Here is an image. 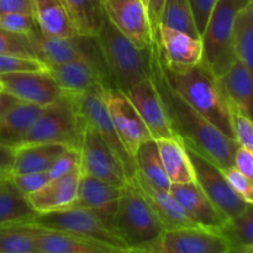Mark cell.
Listing matches in <instances>:
<instances>
[{"label": "cell", "instance_id": "cell-42", "mask_svg": "<svg viewBox=\"0 0 253 253\" xmlns=\"http://www.w3.org/2000/svg\"><path fill=\"white\" fill-rule=\"evenodd\" d=\"M79 163H81V155H79V150L76 148H67L63 153L57 157V160L54 161L53 165L51 166L47 172H48L49 177L56 178L59 175H63L66 173H69L71 170H73L74 168L79 167Z\"/></svg>", "mask_w": 253, "mask_h": 253}, {"label": "cell", "instance_id": "cell-37", "mask_svg": "<svg viewBox=\"0 0 253 253\" xmlns=\"http://www.w3.org/2000/svg\"><path fill=\"white\" fill-rule=\"evenodd\" d=\"M229 108L234 140L240 147L253 150V124L251 116L230 103Z\"/></svg>", "mask_w": 253, "mask_h": 253}, {"label": "cell", "instance_id": "cell-2", "mask_svg": "<svg viewBox=\"0 0 253 253\" xmlns=\"http://www.w3.org/2000/svg\"><path fill=\"white\" fill-rule=\"evenodd\" d=\"M158 57L163 73L173 89L210 124L234 140L230 108L217 78L200 62L190 67H168L163 59L157 41Z\"/></svg>", "mask_w": 253, "mask_h": 253}, {"label": "cell", "instance_id": "cell-39", "mask_svg": "<svg viewBox=\"0 0 253 253\" xmlns=\"http://www.w3.org/2000/svg\"><path fill=\"white\" fill-rule=\"evenodd\" d=\"M44 68V64L36 58L17 54H0V76L17 72L40 71Z\"/></svg>", "mask_w": 253, "mask_h": 253}, {"label": "cell", "instance_id": "cell-27", "mask_svg": "<svg viewBox=\"0 0 253 253\" xmlns=\"http://www.w3.org/2000/svg\"><path fill=\"white\" fill-rule=\"evenodd\" d=\"M34 16L40 31L48 37H69L77 34L62 0H34Z\"/></svg>", "mask_w": 253, "mask_h": 253}, {"label": "cell", "instance_id": "cell-45", "mask_svg": "<svg viewBox=\"0 0 253 253\" xmlns=\"http://www.w3.org/2000/svg\"><path fill=\"white\" fill-rule=\"evenodd\" d=\"M12 12L34 15V0H0V15Z\"/></svg>", "mask_w": 253, "mask_h": 253}, {"label": "cell", "instance_id": "cell-52", "mask_svg": "<svg viewBox=\"0 0 253 253\" xmlns=\"http://www.w3.org/2000/svg\"><path fill=\"white\" fill-rule=\"evenodd\" d=\"M1 177H4V175H0V178H1Z\"/></svg>", "mask_w": 253, "mask_h": 253}, {"label": "cell", "instance_id": "cell-31", "mask_svg": "<svg viewBox=\"0 0 253 253\" xmlns=\"http://www.w3.org/2000/svg\"><path fill=\"white\" fill-rule=\"evenodd\" d=\"M133 162L137 172H140L153 185L169 190L170 182L167 177L160 151L155 138L145 141L138 146L133 156Z\"/></svg>", "mask_w": 253, "mask_h": 253}, {"label": "cell", "instance_id": "cell-1", "mask_svg": "<svg viewBox=\"0 0 253 253\" xmlns=\"http://www.w3.org/2000/svg\"><path fill=\"white\" fill-rule=\"evenodd\" d=\"M151 78L160 94L175 138L209 158L221 169L232 167L239 148L237 142L203 118L170 86L163 73L155 40L151 44Z\"/></svg>", "mask_w": 253, "mask_h": 253}, {"label": "cell", "instance_id": "cell-22", "mask_svg": "<svg viewBox=\"0 0 253 253\" xmlns=\"http://www.w3.org/2000/svg\"><path fill=\"white\" fill-rule=\"evenodd\" d=\"M120 190L121 188H116L109 183L81 173L78 193L73 205L91 210L111 227V221L120 198Z\"/></svg>", "mask_w": 253, "mask_h": 253}, {"label": "cell", "instance_id": "cell-4", "mask_svg": "<svg viewBox=\"0 0 253 253\" xmlns=\"http://www.w3.org/2000/svg\"><path fill=\"white\" fill-rule=\"evenodd\" d=\"M111 227L128 250H142L165 231L162 222L132 179L121 188Z\"/></svg>", "mask_w": 253, "mask_h": 253}, {"label": "cell", "instance_id": "cell-8", "mask_svg": "<svg viewBox=\"0 0 253 253\" xmlns=\"http://www.w3.org/2000/svg\"><path fill=\"white\" fill-rule=\"evenodd\" d=\"M184 147L192 163L194 182L199 185L214 207L221 212L222 216L227 220L232 219L244 212L250 205H253L245 202L234 192L219 166L198 151L185 145Z\"/></svg>", "mask_w": 253, "mask_h": 253}, {"label": "cell", "instance_id": "cell-36", "mask_svg": "<svg viewBox=\"0 0 253 253\" xmlns=\"http://www.w3.org/2000/svg\"><path fill=\"white\" fill-rule=\"evenodd\" d=\"M0 54H17L40 61L39 51L31 36L14 34L0 27Z\"/></svg>", "mask_w": 253, "mask_h": 253}, {"label": "cell", "instance_id": "cell-11", "mask_svg": "<svg viewBox=\"0 0 253 253\" xmlns=\"http://www.w3.org/2000/svg\"><path fill=\"white\" fill-rule=\"evenodd\" d=\"M145 253H230L229 241L220 232L204 227L165 230L156 241L142 250Z\"/></svg>", "mask_w": 253, "mask_h": 253}, {"label": "cell", "instance_id": "cell-23", "mask_svg": "<svg viewBox=\"0 0 253 253\" xmlns=\"http://www.w3.org/2000/svg\"><path fill=\"white\" fill-rule=\"evenodd\" d=\"M36 240L39 253H125L127 251L113 249L110 246L84 239L69 232L43 229L26 224Z\"/></svg>", "mask_w": 253, "mask_h": 253}, {"label": "cell", "instance_id": "cell-53", "mask_svg": "<svg viewBox=\"0 0 253 253\" xmlns=\"http://www.w3.org/2000/svg\"><path fill=\"white\" fill-rule=\"evenodd\" d=\"M0 89H1V86H0Z\"/></svg>", "mask_w": 253, "mask_h": 253}, {"label": "cell", "instance_id": "cell-46", "mask_svg": "<svg viewBox=\"0 0 253 253\" xmlns=\"http://www.w3.org/2000/svg\"><path fill=\"white\" fill-rule=\"evenodd\" d=\"M165 1L166 0H147V4H146L148 20H150L151 29H152L153 34H155L158 25H160L161 14H162L163 6H165Z\"/></svg>", "mask_w": 253, "mask_h": 253}, {"label": "cell", "instance_id": "cell-10", "mask_svg": "<svg viewBox=\"0 0 253 253\" xmlns=\"http://www.w3.org/2000/svg\"><path fill=\"white\" fill-rule=\"evenodd\" d=\"M103 84L96 85L95 88L90 89V90L85 91L79 95H71L74 101L78 115L81 116L82 121L90 126L99 136L101 140L118 155L124 162L127 172L128 178H132L136 172L135 162L132 158L130 157L127 152H126L125 147L121 143L120 138H119L118 133H116L115 128H114L113 123L109 116L108 109H106L105 101L103 98Z\"/></svg>", "mask_w": 253, "mask_h": 253}, {"label": "cell", "instance_id": "cell-33", "mask_svg": "<svg viewBox=\"0 0 253 253\" xmlns=\"http://www.w3.org/2000/svg\"><path fill=\"white\" fill-rule=\"evenodd\" d=\"M220 234L229 241L232 251L253 250V207L250 205L244 212L229 219Z\"/></svg>", "mask_w": 253, "mask_h": 253}, {"label": "cell", "instance_id": "cell-21", "mask_svg": "<svg viewBox=\"0 0 253 253\" xmlns=\"http://www.w3.org/2000/svg\"><path fill=\"white\" fill-rule=\"evenodd\" d=\"M81 167L49 179L41 189L27 195V200L37 214L72 207L77 199Z\"/></svg>", "mask_w": 253, "mask_h": 253}, {"label": "cell", "instance_id": "cell-41", "mask_svg": "<svg viewBox=\"0 0 253 253\" xmlns=\"http://www.w3.org/2000/svg\"><path fill=\"white\" fill-rule=\"evenodd\" d=\"M14 184L17 189L24 195H30L32 193L41 189L49 179L48 172H35V173H25V174L10 175Z\"/></svg>", "mask_w": 253, "mask_h": 253}, {"label": "cell", "instance_id": "cell-12", "mask_svg": "<svg viewBox=\"0 0 253 253\" xmlns=\"http://www.w3.org/2000/svg\"><path fill=\"white\" fill-rule=\"evenodd\" d=\"M103 98L114 128L126 152L133 160L138 146L152 136L124 91L113 85H106L104 86Z\"/></svg>", "mask_w": 253, "mask_h": 253}, {"label": "cell", "instance_id": "cell-30", "mask_svg": "<svg viewBox=\"0 0 253 253\" xmlns=\"http://www.w3.org/2000/svg\"><path fill=\"white\" fill-rule=\"evenodd\" d=\"M77 34L94 37L100 29L105 12L101 0H62Z\"/></svg>", "mask_w": 253, "mask_h": 253}, {"label": "cell", "instance_id": "cell-50", "mask_svg": "<svg viewBox=\"0 0 253 253\" xmlns=\"http://www.w3.org/2000/svg\"><path fill=\"white\" fill-rule=\"evenodd\" d=\"M125 253H145V252H141V251H136V250H128L127 252Z\"/></svg>", "mask_w": 253, "mask_h": 253}, {"label": "cell", "instance_id": "cell-25", "mask_svg": "<svg viewBox=\"0 0 253 253\" xmlns=\"http://www.w3.org/2000/svg\"><path fill=\"white\" fill-rule=\"evenodd\" d=\"M61 143H29L15 148V158L10 175L47 172L61 153L67 150Z\"/></svg>", "mask_w": 253, "mask_h": 253}, {"label": "cell", "instance_id": "cell-24", "mask_svg": "<svg viewBox=\"0 0 253 253\" xmlns=\"http://www.w3.org/2000/svg\"><path fill=\"white\" fill-rule=\"evenodd\" d=\"M227 103L237 106L251 116L253 101L252 68L236 59L232 66L217 78Z\"/></svg>", "mask_w": 253, "mask_h": 253}, {"label": "cell", "instance_id": "cell-29", "mask_svg": "<svg viewBox=\"0 0 253 253\" xmlns=\"http://www.w3.org/2000/svg\"><path fill=\"white\" fill-rule=\"evenodd\" d=\"M36 214L26 195L17 189L10 175L0 178V226L26 224Z\"/></svg>", "mask_w": 253, "mask_h": 253}, {"label": "cell", "instance_id": "cell-47", "mask_svg": "<svg viewBox=\"0 0 253 253\" xmlns=\"http://www.w3.org/2000/svg\"><path fill=\"white\" fill-rule=\"evenodd\" d=\"M15 158V148L0 145V175H10Z\"/></svg>", "mask_w": 253, "mask_h": 253}, {"label": "cell", "instance_id": "cell-7", "mask_svg": "<svg viewBox=\"0 0 253 253\" xmlns=\"http://www.w3.org/2000/svg\"><path fill=\"white\" fill-rule=\"evenodd\" d=\"M26 224L43 229L69 232L84 239L93 240L120 251H128L125 242L114 232V230L91 210L81 207H69L36 214Z\"/></svg>", "mask_w": 253, "mask_h": 253}, {"label": "cell", "instance_id": "cell-35", "mask_svg": "<svg viewBox=\"0 0 253 253\" xmlns=\"http://www.w3.org/2000/svg\"><path fill=\"white\" fill-rule=\"evenodd\" d=\"M0 253H39L30 227L26 224L0 226Z\"/></svg>", "mask_w": 253, "mask_h": 253}, {"label": "cell", "instance_id": "cell-16", "mask_svg": "<svg viewBox=\"0 0 253 253\" xmlns=\"http://www.w3.org/2000/svg\"><path fill=\"white\" fill-rule=\"evenodd\" d=\"M106 17L140 48L152 44L153 31L142 0H101Z\"/></svg>", "mask_w": 253, "mask_h": 253}, {"label": "cell", "instance_id": "cell-48", "mask_svg": "<svg viewBox=\"0 0 253 253\" xmlns=\"http://www.w3.org/2000/svg\"><path fill=\"white\" fill-rule=\"evenodd\" d=\"M19 103H22L19 99L15 98L14 95H11L10 93L5 91L4 89H0V115L5 114L6 111H9L10 109L14 108L15 105H17Z\"/></svg>", "mask_w": 253, "mask_h": 253}, {"label": "cell", "instance_id": "cell-20", "mask_svg": "<svg viewBox=\"0 0 253 253\" xmlns=\"http://www.w3.org/2000/svg\"><path fill=\"white\" fill-rule=\"evenodd\" d=\"M168 67H190L203 58L202 39L160 25L153 34Z\"/></svg>", "mask_w": 253, "mask_h": 253}, {"label": "cell", "instance_id": "cell-18", "mask_svg": "<svg viewBox=\"0 0 253 253\" xmlns=\"http://www.w3.org/2000/svg\"><path fill=\"white\" fill-rule=\"evenodd\" d=\"M169 192L197 226L220 232L227 221L195 182L170 184Z\"/></svg>", "mask_w": 253, "mask_h": 253}, {"label": "cell", "instance_id": "cell-40", "mask_svg": "<svg viewBox=\"0 0 253 253\" xmlns=\"http://www.w3.org/2000/svg\"><path fill=\"white\" fill-rule=\"evenodd\" d=\"M222 172H224L225 177H226L227 182H229L230 187L234 189V192L246 203L253 204L252 179H250L249 177L242 174V173L240 172V170H237L234 166L229 168H225V169H222Z\"/></svg>", "mask_w": 253, "mask_h": 253}, {"label": "cell", "instance_id": "cell-15", "mask_svg": "<svg viewBox=\"0 0 253 253\" xmlns=\"http://www.w3.org/2000/svg\"><path fill=\"white\" fill-rule=\"evenodd\" d=\"M30 36L36 44L40 61L44 64V67L68 63L83 57L103 59L95 37L82 35L69 37H48L44 36L39 27Z\"/></svg>", "mask_w": 253, "mask_h": 253}, {"label": "cell", "instance_id": "cell-28", "mask_svg": "<svg viewBox=\"0 0 253 253\" xmlns=\"http://www.w3.org/2000/svg\"><path fill=\"white\" fill-rule=\"evenodd\" d=\"M156 142L170 184L194 182V172L184 145L175 137L158 138Z\"/></svg>", "mask_w": 253, "mask_h": 253}, {"label": "cell", "instance_id": "cell-49", "mask_svg": "<svg viewBox=\"0 0 253 253\" xmlns=\"http://www.w3.org/2000/svg\"><path fill=\"white\" fill-rule=\"evenodd\" d=\"M230 253H253V250H237V251H231Z\"/></svg>", "mask_w": 253, "mask_h": 253}, {"label": "cell", "instance_id": "cell-34", "mask_svg": "<svg viewBox=\"0 0 253 253\" xmlns=\"http://www.w3.org/2000/svg\"><path fill=\"white\" fill-rule=\"evenodd\" d=\"M160 25L200 39L189 0H166L161 14Z\"/></svg>", "mask_w": 253, "mask_h": 253}, {"label": "cell", "instance_id": "cell-19", "mask_svg": "<svg viewBox=\"0 0 253 253\" xmlns=\"http://www.w3.org/2000/svg\"><path fill=\"white\" fill-rule=\"evenodd\" d=\"M138 188L142 197L150 204L155 214L162 222L165 230H174L180 227L197 226L189 219L179 203L177 202L169 190L162 189L153 185L150 180L146 179L140 172L136 170L133 177L131 178Z\"/></svg>", "mask_w": 253, "mask_h": 253}, {"label": "cell", "instance_id": "cell-43", "mask_svg": "<svg viewBox=\"0 0 253 253\" xmlns=\"http://www.w3.org/2000/svg\"><path fill=\"white\" fill-rule=\"evenodd\" d=\"M216 0H189L190 7H192L193 16H194L195 26H197L198 34L202 37L204 32L207 22L209 20L211 10L214 7Z\"/></svg>", "mask_w": 253, "mask_h": 253}, {"label": "cell", "instance_id": "cell-51", "mask_svg": "<svg viewBox=\"0 0 253 253\" xmlns=\"http://www.w3.org/2000/svg\"><path fill=\"white\" fill-rule=\"evenodd\" d=\"M142 1H143V4H145V5L147 4V0H142Z\"/></svg>", "mask_w": 253, "mask_h": 253}, {"label": "cell", "instance_id": "cell-3", "mask_svg": "<svg viewBox=\"0 0 253 253\" xmlns=\"http://www.w3.org/2000/svg\"><path fill=\"white\" fill-rule=\"evenodd\" d=\"M111 83L125 93L151 77V46L140 48L104 16L95 36Z\"/></svg>", "mask_w": 253, "mask_h": 253}, {"label": "cell", "instance_id": "cell-14", "mask_svg": "<svg viewBox=\"0 0 253 253\" xmlns=\"http://www.w3.org/2000/svg\"><path fill=\"white\" fill-rule=\"evenodd\" d=\"M0 86L22 103L41 108L51 105L63 95V91L46 68L2 74L0 76Z\"/></svg>", "mask_w": 253, "mask_h": 253}, {"label": "cell", "instance_id": "cell-13", "mask_svg": "<svg viewBox=\"0 0 253 253\" xmlns=\"http://www.w3.org/2000/svg\"><path fill=\"white\" fill-rule=\"evenodd\" d=\"M46 69L67 95H79L100 84L113 85L103 59L83 57L68 63L47 66Z\"/></svg>", "mask_w": 253, "mask_h": 253}, {"label": "cell", "instance_id": "cell-6", "mask_svg": "<svg viewBox=\"0 0 253 253\" xmlns=\"http://www.w3.org/2000/svg\"><path fill=\"white\" fill-rule=\"evenodd\" d=\"M83 121L71 95L63 94L53 104L44 106L21 141L29 143H61L79 150ZM20 145V146H21Z\"/></svg>", "mask_w": 253, "mask_h": 253}, {"label": "cell", "instance_id": "cell-38", "mask_svg": "<svg viewBox=\"0 0 253 253\" xmlns=\"http://www.w3.org/2000/svg\"><path fill=\"white\" fill-rule=\"evenodd\" d=\"M0 27L9 32L30 36L37 29V24L34 15L12 12L0 15Z\"/></svg>", "mask_w": 253, "mask_h": 253}, {"label": "cell", "instance_id": "cell-17", "mask_svg": "<svg viewBox=\"0 0 253 253\" xmlns=\"http://www.w3.org/2000/svg\"><path fill=\"white\" fill-rule=\"evenodd\" d=\"M125 95L142 119L152 138L158 140V138L175 137L170 128L160 94L151 77L131 86L128 90L125 91Z\"/></svg>", "mask_w": 253, "mask_h": 253}, {"label": "cell", "instance_id": "cell-32", "mask_svg": "<svg viewBox=\"0 0 253 253\" xmlns=\"http://www.w3.org/2000/svg\"><path fill=\"white\" fill-rule=\"evenodd\" d=\"M232 44L236 58L253 68V1L237 12L232 30Z\"/></svg>", "mask_w": 253, "mask_h": 253}, {"label": "cell", "instance_id": "cell-5", "mask_svg": "<svg viewBox=\"0 0 253 253\" xmlns=\"http://www.w3.org/2000/svg\"><path fill=\"white\" fill-rule=\"evenodd\" d=\"M252 0H216L202 35V63L216 78L221 77L236 61L232 30L236 15Z\"/></svg>", "mask_w": 253, "mask_h": 253}, {"label": "cell", "instance_id": "cell-44", "mask_svg": "<svg viewBox=\"0 0 253 253\" xmlns=\"http://www.w3.org/2000/svg\"><path fill=\"white\" fill-rule=\"evenodd\" d=\"M234 167L237 170L249 177L250 179L253 178V150L250 148L240 147L236 150L234 157Z\"/></svg>", "mask_w": 253, "mask_h": 253}, {"label": "cell", "instance_id": "cell-26", "mask_svg": "<svg viewBox=\"0 0 253 253\" xmlns=\"http://www.w3.org/2000/svg\"><path fill=\"white\" fill-rule=\"evenodd\" d=\"M43 108L27 103H19L0 115V145L16 148Z\"/></svg>", "mask_w": 253, "mask_h": 253}, {"label": "cell", "instance_id": "cell-9", "mask_svg": "<svg viewBox=\"0 0 253 253\" xmlns=\"http://www.w3.org/2000/svg\"><path fill=\"white\" fill-rule=\"evenodd\" d=\"M79 155V167L83 174L103 180L116 188H123L130 180L123 161L90 126L84 123Z\"/></svg>", "mask_w": 253, "mask_h": 253}]
</instances>
